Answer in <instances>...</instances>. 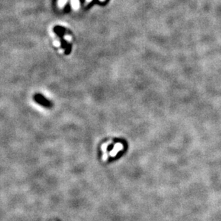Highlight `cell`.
Returning <instances> with one entry per match:
<instances>
[{
    "label": "cell",
    "instance_id": "cell-1",
    "mask_svg": "<svg viewBox=\"0 0 221 221\" xmlns=\"http://www.w3.org/2000/svg\"><path fill=\"white\" fill-rule=\"evenodd\" d=\"M123 148V144L120 142H107L103 146V150H105L103 159L105 160L108 157H114L118 153L121 152Z\"/></svg>",
    "mask_w": 221,
    "mask_h": 221
},
{
    "label": "cell",
    "instance_id": "cell-2",
    "mask_svg": "<svg viewBox=\"0 0 221 221\" xmlns=\"http://www.w3.org/2000/svg\"><path fill=\"white\" fill-rule=\"evenodd\" d=\"M34 100H35L36 102H37L38 104H41L42 106H45V107L48 108L52 106L50 101L47 100V98H45L41 94H36L34 95Z\"/></svg>",
    "mask_w": 221,
    "mask_h": 221
},
{
    "label": "cell",
    "instance_id": "cell-4",
    "mask_svg": "<svg viewBox=\"0 0 221 221\" xmlns=\"http://www.w3.org/2000/svg\"><path fill=\"white\" fill-rule=\"evenodd\" d=\"M67 0H59V5L60 7H63L65 4L66 3Z\"/></svg>",
    "mask_w": 221,
    "mask_h": 221
},
{
    "label": "cell",
    "instance_id": "cell-5",
    "mask_svg": "<svg viewBox=\"0 0 221 221\" xmlns=\"http://www.w3.org/2000/svg\"><path fill=\"white\" fill-rule=\"evenodd\" d=\"M87 2H90L91 0H87ZM101 1H102V0H101Z\"/></svg>",
    "mask_w": 221,
    "mask_h": 221
},
{
    "label": "cell",
    "instance_id": "cell-3",
    "mask_svg": "<svg viewBox=\"0 0 221 221\" xmlns=\"http://www.w3.org/2000/svg\"><path fill=\"white\" fill-rule=\"evenodd\" d=\"M72 5L73 8L77 10L80 6L79 1H78V0H72Z\"/></svg>",
    "mask_w": 221,
    "mask_h": 221
}]
</instances>
